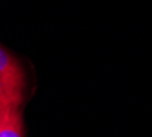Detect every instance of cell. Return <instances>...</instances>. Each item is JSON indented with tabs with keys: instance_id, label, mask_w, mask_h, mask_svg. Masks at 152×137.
Wrapping results in <instances>:
<instances>
[{
	"instance_id": "obj_1",
	"label": "cell",
	"mask_w": 152,
	"mask_h": 137,
	"mask_svg": "<svg viewBox=\"0 0 152 137\" xmlns=\"http://www.w3.org/2000/svg\"><path fill=\"white\" fill-rule=\"evenodd\" d=\"M25 97V73L21 63L0 47V111L21 108Z\"/></svg>"
},
{
	"instance_id": "obj_2",
	"label": "cell",
	"mask_w": 152,
	"mask_h": 137,
	"mask_svg": "<svg viewBox=\"0 0 152 137\" xmlns=\"http://www.w3.org/2000/svg\"><path fill=\"white\" fill-rule=\"evenodd\" d=\"M0 137H25L21 108L0 111Z\"/></svg>"
}]
</instances>
